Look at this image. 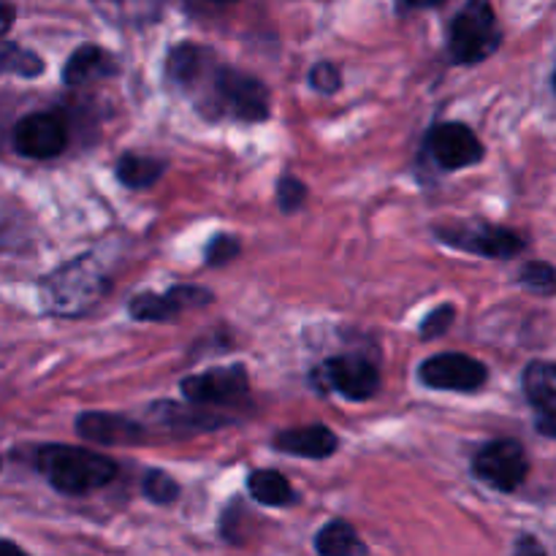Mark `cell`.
Returning <instances> with one entry per match:
<instances>
[{
    "mask_svg": "<svg viewBox=\"0 0 556 556\" xmlns=\"http://www.w3.org/2000/svg\"><path fill=\"white\" fill-rule=\"evenodd\" d=\"M36 467L49 486L74 497L109 486L117 478V462L79 445H41L36 451Z\"/></svg>",
    "mask_w": 556,
    "mask_h": 556,
    "instance_id": "6da1fadb",
    "label": "cell"
},
{
    "mask_svg": "<svg viewBox=\"0 0 556 556\" xmlns=\"http://www.w3.org/2000/svg\"><path fill=\"white\" fill-rule=\"evenodd\" d=\"M106 291V271L98 266V261L90 253H81L79 258L58 266L38 286L41 307L49 315H60V318H79V315L90 313Z\"/></svg>",
    "mask_w": 556,
    "mask_h": 556,
    "instance_id": "7a4b0ae2",
    "label": "cell"
},
{
    "mask_svg": "<svg viewBox=\"0 0 556 556\" xmlns=\"http://www.w3.org/2000/svg\"><path fill=\"white\" fill-rule=\"evenodd\" d=\"M212 92L206 101L212 103V117H233L242 123H264L269 117V87L253 74L217 65L212 68Z\"/></svg>",
    "mask_w": 556,
    "mask_h": 556,
    "instance_id": "3957f363",
    "label": "cell"
},
{
    "mask_svg": "<svg viewBox=\"0 0 556 556\" xmlns=\"http://www.w3.org/2000/svg\"><path fill=\"white\" fill-rule=\"evenodd\" d=\"M503 43V27L489 0H467L451 22L448 52L459 65H476L492 58Z\"/></svg>",
    "mask_w": 556,
    "mask_h": 556,
    "instance_id": "277c9868",
    "label": "cell"
},
{
    "mask_svg": "<svg viewBox=\"0 0 556 556\" xmlns=\"http://www.w3.org/2000/svg\"><path fill=\"white\" fill-rule=\"evenodd\" d=\"M434 237L448 248L462 250V253L481 255V258L492 261H508L516 258L521 250L527 248V239L516 233L514 228L494 226V223L472 220V223H456V226H438Z\"/></svg>",
    "mask_w": 556,
    "mask_h": 556,
    "instance_id": "5b68a950",
    "label": "cell"
},
{
    "mask_svg": "<svg viewBox=\"0 0 556 556\" xmlns=\"http://www.w3.org/2000/svg\"><path fill=\"white\" fill-rule=\"evenodd\" d=\"M472 476L494 492L510 494L530 476V459L519 440L500 438L481 445L472 456Z\"/></svg>",
    "mask_w": 556,
    "mask_h": 556,
    "instance_id": "8992f818",
    "label": "cell"
},
{
    "mask_svg": "<svg viewBox=\"0 0 556 556\" xmlns=\"http://www.w3.org/2000/svg\"><path fill=\"white\" fill-rule=\"evenodd\" d=\"M179 389L190 405L231 407L248 400L250 378L244 364H228V367H212L206 372L188 375Z\"/></svg>",
    "mask_w": 556,
    "mask_h": 556,
    "instance_id": "52a82bcc",
    "label": "cell"
},
{
    "mask_svg": "<svg viewBox=\"0 0 556 556\" xmlns=\"http://www.w3.org/2000/svg\"><path fill=\"white\" fill-rule=\"evenodd\" d=\"M418 380L432 391H456V394H472L481 391L489 380V367L481 358H472L467 353H434L424 358L418 367Z\"/></svg>",
    "mask_w": 556,
    "mask_h": 556,
    "instance_id": "ba28073f",
    "label": "cell"
},
{
    "mask_svg": "<svg viewBox=\"0 0 556 556\" xmlns=\"http://www.w3.org/2000/svg\"><path fill=\"white\" fill-rule=\"evenodd\" d=\"M68 147V125L58 112L25 114L14 125V150L30 161H52Z\"/></svg>",
    "mask_w": 556,
    "mask_h": 556,
    "instance_id": "9c48e42d",
    "label": "cell"
},
{
    "mask_svg": "<svg viewBox=\"0 0 556 556\" xmlns=\"http://www.w3.org/2000/svg\"><path fill=\"white\" fill-rule=\"evenodd\" d=\"M215 293L201 286H174L166 293H139L128 302V315L141 324H166L188 309L210 307Z\"/></svg>",
    "mask_w": 556,
    "mask_h": 556,
    "instance_id": "30bf717a",
    "label": "cell"
},
{
    "mask_svg": "<svg viewBox=\"0 0 556 556\" xmlns=\"http://www.w3.org/2000/svg\"><path fill=\"white\" fill-rule=\"evenodd\" d=\"M427 150L432 161L438 163L443 172H459V168H470L483 161L486 150H483L481 139L476 130L465 123H438L427 134Z\"/></svg>",
    "mask_w": 556,
    "mask_h": 556,
    "instance_id": "8fae6325",
    "label": "cell"
},
{
    "mask_svg": "<svg viewBox=\"0 0 556 556\" xmlns=\"http://www.w3.org/2000/svg\"><path fill=\"white\" fill-rule=\"evenodd\" d=\"M324 383L331 391L351 402H367L378 394L380 389V372L369 358L348 353V356H331L320 367Z\"/></svg>",
    "mask_w": 556,
    "mask_h": 556,
    "instance_id": "7c38bea8",
    "label": "cell"
},
{
    "mask_svg": "<svg viewBox=\"0 0 556 556\" xmlns=\"http://www.w3.org/2000/svg\"><path fill=\"white\" fill-rule=\"evenodd\" d=\"M527 402L535 413V427L543 438L556 440V362H530L521 372Z\"/></svg>",
    "mask_w": 556,
    "mask_h": 556,
    "instance_id": "4fadbf2b",
    "label": "cell"
},
{
    "mask_svg": "<svg viewBox=\"0 0 556 556\" xmlns=\"http://www.w3.org/2000/svg\"><path fill=\"white\" fill-rule=\"evenodd\" d=\"M76 434L92 445H136L144 443L147 432L141 424L117 413H81L76 416Z\"/></svg>",
    "mask_w": 556,
    "mask_h": 556,
    "instance_id": "5bb4252c",
    "label": "cell"
},
{
    "mask_svg": "<svg viewBox=\"0 0 556 556\" xmlns=\"http://www.w3.org/2000/svg\"><path fill=\"white\" fill-rule=\"evenodd\" d=\"M271 445L282 454L299 456V459H329L340 448V438L326 424H309V427L277 432Z\"/></svg>",
    "mask_w": 556,
    "mask_h": 556,
    "instance_id": "9a60e30c",
    "label": "cell"
},
{
    "mask_svg": "<svg viewBox=\"0 0 556 556\" xmlns=\"http://www.w3.org/2000/svg\"><path fill=\"white\" fill-rule=\"evenodd\" d=\"M117 60L112 52L96 47V43H85V47L74 49L71 58L63 65V81L71 87L87 85V81L96 79H109V76L117 74Z\"/></svg>",
    "mask_w": 556,
    "mask_h": 556,
    "instance_id": "2e32d148",
    "label": "cell"
},
{
    "mask_svg": "<svg viewBox=\"0 0 556 556\" xmlns=\"http://www.w3.org/2000/svg\"><path fill=\"white\" fill-rule=\"evenodd\" d=\"M248 492L255 503L266 508H291L299 503L296 489L291 486L282 472L277 470H253L248 476Z\"/></svg>",
    "mask_w": 556,
    "mask_h": 556,
    "instance_id": "e0dca14e",
    "label": "cell"
},
{
    "mask_svg": "<svg viewBox=\"0 0 556 556\" xmlns=\"http://www.w3.org/2000/svg\"><path fill=\"white\" fill-rule=\"evenodd\" d=\"M119 182L130 190H147L166 174V161L152 155H136V152H125L114 168Z\"/></svg>",
    "mask_w": 556,
    "mask_h": 556,
    "instance_id": "ac0fdd59",
    "label": "cell"
},
{
    "mask_svg": "<svg viewBox=\"0 0 556 556\" xmlns=\"http://www.w3.org/2000/svg\"><path fill=\"white\" fill-rule=\"evenodd\" d=\"M210 68V52L204 47H195V43H179L168 52V76H172L177 85L193 87L195 81H201Z\"/></svg>",
    "mask_w": 556,
    "mask_h": 556,
    "instance_id": "d6986e66",
    "label": "cell"
},
{
    "mask_svg": "<svg viewBox=\"0 0 556 556\" xmlns=\"http://www.w3.org/2000/svg\"><path fill=\"white\" fill-rule=\"evenodd\" d=\"M315 552L324 556H353L369 554V546L356 535L353 525L334 519L318 530V535H315Z\"/></svg>",
    "mask_w": 556,
    "mask_h": 556,
    "instance_id": "ffe728a7",
    "label": "cell"
},
{
    "mask_svg": "<svg viewBox=\"0 0 556 556\" xmlns=\"http://www.w3.org/2000/svg\"><path fill=\"white\" fill-rule=\"evenodd\" d=\"M0 68H3V74H16L22 79H36V76L43 74L47 65H43V58H38L33 49L20 47L14 41H5L3 54H0Z\"/></svg>",
    "mask_w": 556,
    "mask_h": 556,
    "instance_id": "44dd1931",
    "label": "cell"
},
{
    "mask_svg": "<svg viewBox=\"0 0 556 556\" xmlns=\"http://www.w3.org/2000/svg\"><path fill=\"white\" fill-rule=\"evenodd\" d=\"M519 282L527 291L538 296H554L556 293V269L546 261H527L519 271Z\"/></svg>",
    "mask_w": 556,
    "mask_h": 556,
    "instance_id": "7402d4cb",
    "label": "cell"
},
{
    "mask_svg": "<svg viewBox=\"0 0 556 556\" xmlns=\"http://www.w3.org/2000/svg\"><path fill=\"white\" fill-rule=\"evenodd\" d=\"M141 492H144V497L150 500V503L172 505L174 500L179 497V483L174 481L166 470L155 467V470L147 472L144 481H141Z\"/></svg>",
    "mask_w": 556,
    "mask_h": 556,
    "instance_id": "603a6c76",
    "label": "cell"
},
{
    "mask_svg": "<svg viewBox=\"0 0 556 556\" xmlns=\"http://www.w3.org/2000/svg\"><path fill=\"white\" fill-rule=\"evenodd\" d=\"M307 81L315 92H320V96H334L342 87L340 65L331 63V60H320V63H315L313 68H309Z\"/></svg>",
    "mask_w": 556,
    "mask_h": 556,
    "instance_id": "cb8c5ba5",
    "label": "cell"
},
{
    "mask_svg": "<svg viewBox=\"0 0 556 556\" xmlns=\"http://www.w3.org/2000/svg\"><path fill=\"white\" fill-rule=\"evenodd\" d=\"M304 201H307V185L293 177V174L280 177V182H277V206H280V212L293 215V212L302 210Z\"/></svg>",
    "mask_w": 556,
    "mask_h": 556,
    "instance_id": "d4e9b609",
    "label": "cell"
},
{
    "mask_svg": "<svg viewBox=\"0 0 556 556\" xmlns=\"http://www.w3.org/2000/svg\"><path fill=\"white\" fill-rule=\"evenodd\" d=\"M239 250H242V244H239L237 237H231V233H217V237H212L210 244H206L204 261L210 266H226L237 258Z\"/></svg>",
    "mask_w": 556,
    "mask_h": 556,
    "instance_id": "484cf974",
    "label": "cell"
},
{
    "mask_svg": "<svg viewBox=\"0 0 556 556\" xmlns=\"http://www.w3.org/2000/svg\"><path fill=\"white\" fill-rule=\"evenodd\" d=\"M454 320H456L454 304H440V307H434L432 313L421 320V326H418V334H421L424 340H438V337H443L445 331L454 326Z\"/></svg>",
    "mask_w": 556,
    "mask_h": 556,
    "instance_id": "4316f807",
    "label": "cell"
},
{
    "mask_svg": "<svg viewBox=\"0 0 556 556\" xmlns=\"http://www.w3.org/2000/svg\"><path fill=\"white\" fill-rule=\"evenodd\" d=\"M516 552H519V554H530V552L532 554H546V548H543L541 543H538L532 535H521L519 543H516Z\"/></svg>",
    "mask_w": 556,
    "mask_h": 556,
    "instance_id": "83f0119b",
    "label": "cell"
},
{
    "mask_svg": "<svg viewBox=\"0 0 556 556\" xmlns=\"http://www.w3.org/2000/svg\"><path fill=\"white\" fill-rule=\"evenodd\" d=\"M413 9H434V5H443L445 0H405Z\"/></svg>",
    "mask_w": 556,
    "mask_h": 556,
    "instance_id": "f1b7e54d",
    "label": "cell"
},
{
    "mask_svg": "<svg viewBox=\"0 0 556 556\" xmlns=\"http://www.w3.org/2000/svg\"><path fill=\"white\" fill-rule=\"evenodd\" d=\"M3 11H5V20H3V33H9V30H11V22H14V5H11L9 0H5V3H3Z\"/></svg>",
    "mask_w": 556,
    "mask_h": 556,
    "instance_id": "f546056e",
    "label": "cell"
},
{
    "mask_svg": "<svg viewBox=\"0 0 556 556\" xmlns=\"http://www.w3.org/2000/svg\"><path fill=\"white\" fill-rule=\"evenodd\" d=\"M212 3H237V0H212Z\"/></svg>",
    "mask_w": 556,
    "mask_h": 556,
    "instance_id": "4dcf8cb0",
    "label": "cell"
},
{
    "mask_svg": "<svg viewBox=\"0 0 556 556\" xmlns=\"http://www.w3.org/2000/svg\"><path fill=\"white\" fill-rule=\"evenodd\" d=\"M552 87H554V92H556V68H554V76H552Z\"/></svg>",
    "mask_w": 556,
    "mask_h": 556,
    "instance_id": "1f68e13d",
    "label": "cell"
}]
</instances>
